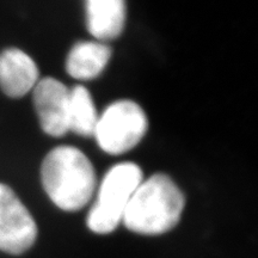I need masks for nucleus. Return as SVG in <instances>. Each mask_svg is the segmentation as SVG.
<instances>
[{
	"label": "nucleus",
	"instance_id": "nucleus-6",
	"mask_svg": "<svg viewBox=\"0 0 258 258\" xmlns=\"http://www.w3.org/2000/svg\"><path fill=\"white\" fill-rule=\"evenodd\" d=\"M34 105L44 133L61 138L70 132V90L64 84L50 77L38 80L34 88Z\"/></svg>",
	"mask_w": 258,
	"mask_h": 258
},
{
	"label": "nucleus",
	"instance_id": "nucleus-7",
	"mask_svg": "<svg viewBox=\"0 0 258 258\" xmlns=\"http://www.w3.org/2000/svg\"><path fill=\"white\" fill-rule=\"evenodd\" d=\"M40 77L36 62L18 48L0 54V89L8 97L21 98L35 88Z\"/></svg>",
	"mask_w": 258,
	"mask_h": 258
},
{
	"label": "nucleus",
	"instance_id": "nucleus-2",
	"mask_svg": "<svg viewBox=\"0 0 258 258\" xmlns=\"http://www.w3.org/2000/svg\"><path fill=\"white\" fill-rule=\"evenodd\" d=\"M41 179L54 205L66 212L85 207L97 186L92 163L72 146H59L47 154L41 165Z\"/></svg>",
	"mask_w": 258,
	"mask_h": 258
},
{
	"label": "nucleus",
	"instance_id": "nucleus-4",
	"mask_svg": "<svg viewBox=\"0 0 258 258\" xmlns=\"http://www.w3.org/2000/svg\"><path fill=\"white\" fill-rule=\"evenodd\" d=\"M148 128L147 116L138 103L122 99L111 103L98 117L93 137L105 153L123 154L143 140Z\"/></svg>",
	"mask_w": 258,
	"mask_h": 258
},
{
	"label": "nucleus",
	"instance_id": "nucleus-9",
	"mask_svg": "<svg viewBox=\"0 0 258 258\" xmlns=\"http://www.w3.org/2000/svg\"><path fill=\"white\" fill-rule=\"evenodd\" d=\"M111 57V48L101 42L84 41L74 44L66 61L72 78L91 80L101 74Z\"/></svg>",
	"mask_w": 258,
	"mask_h": 258
},
{
	"label": "nucleus",
	"instance_id": "nucleus-10",
	"mask_svg": "<svg viewBox=\"0 0 258 258\" xmlns=\"http://www.w3.org/2000/svg\"><path fill=\"white\" fill-rule=\"evenodd\" d=\"M98 117L88 89L77 85L70 90L69 131L80 137H93Z\"/></svg>",
	"mask_w": 258,
	"mask_h": 258
},
{
	"label": "nucleus",
	"instance_id": "nucleus-8",
	"mask_svg": "<svg viewBox=\"0 0 258 258\" xmlns=\"http://www.w3.org/2000/svg\"><path fill=\"white\" fill-rule=\"evenodd\" d=\"M125 23V0H86L89 32L101 41L117 38Z\"/></svg>",
	"mask_w": 258,
	"mask_h": 258
},
{
	"label": "nucleus",
	"instance_id": "nucleus-1",
	"mask_svg": "<svg viewBox=\"0 0 258 258\" xmlns=\"http://www.w3.org/2000/svg\"><path fill=\"white\" fill-rule=\"evenodd\" d=\"M185 206L184 194L165 173H156L135 189L122 221L144 235L166 233L176 227Z\"/></svg>",
	"mask_w": 258,
	"mask_h": 258
},
{
	"label": "nucleus",
	"instance_id": "nucleus-3",
	"mask_svg": "<svg viewBox=\"0 0 258 258\" xmlns=\"http://www.w3.org/2000/svg\"><path fill=\"white\" fill-rule=\"evenodd\" d=\"M141 182L143 171L135 163L125 161L112 166L105 173L96 201L90 209V230L97 234H108L116 230L122 221L129 200Z\"/></svg>",
	"mask_w": 258,
	"mask_h": 258
},
{
	"label": "nucleus",
	"instance_id": "nucleus-5",
	"mask_svg": "<svg viewBox=\"0 0 258 258\" xmlns=\"http://www.w3.org/2000/svg\"><path fill=\"white\" fill-rule=\"evenodd\" d=\"M37 238V225L14 190L0 183V250L22 254Z\"/></svg>",
	"mask_w": 258,
	"mask_h": 258
}]
</instances>
